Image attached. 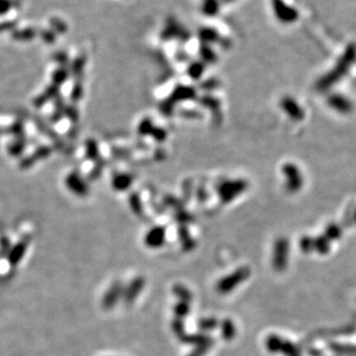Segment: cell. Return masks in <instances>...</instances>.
<instances>
[{
  "instance_id": "cell-1",
  "label": "cell",
  "mask_w": 356,
  "mask_h": 356,
  "mask_svg": "<svg viewBox=\"0 0 356 356\" xmlns=\"http://www.w3.org/2000/svg\"><path fill=\"white\" fill-rule=\"evenodd\" d=\"M355 61L356 48L354 46H350L338 60L334 69H332L320 80L319 87L322 90H329L336 83L341 81L343 77L346 76V74L349 72Z\"/></svg>"
},
{
  "instance_id": "cell-2",
  "label": "cell",
  "mask_w": 356,
  "mask_h": 356,
  "mask_svg": "<svg viewBox=\"0 0 356 356\" xmlns=\"http://www.w3.org/2000/svg\"><path fill=\"white\" fill-rule=\"evenodd\" d=\"M275 17L282 23H292L298 19V11L284 0H271Z\"/></svg>"
},
{
  "instance_id": "cell-3",
  "label": "cell",
  "mask_w": 356,
  "mask_h": 356,
  "mask_svg": "<svg viewBox=\"0 0 356 356\" xmlns=\"http://www.w3.org/2000/svg\"><path fill=\"white\" fill-rule=\"evenodd\" d=\"M54 150L50 146H40L33 153L25 156L19 160V168L21 170H28L39 161H42L53 154Z\"/></svg>"
},
{
  "instance_id": "cell-4",
  "label": "cell",
  "mask_w": 356,
  "mask_h": 356,
  "mask_svg": "<svg viewBox=\"0 0 356 356\" xmlns=\"http://www.w3.org/2000/svg\"><path fill=\"white\" fill-rule=\"evenodd\" d=\"M65 184L67 189L79 197H85L89 193L87 182L76 171H71L65 178Z\"/></svg>"
},
{
  "instance_id": "cell-5",
  "label": "cell",
  "mask_w": 356,
  "mask_h": 356,
  "mask_svg": "<svg viewBox=\"0 0 356 356\" xmlns=\"http://www.w3.org/2000/svg\"><path fill=\"white\" fill-rule=\"evenodd\" d=\"M329 105L334 109V111L341 115H348L352 113L354 109L353 102L345 95L341 93H334L329 97L328 100Z\"/></svg>"
},
{
  "instance_id": "cell-6",
  "label": "cell",
  "mask_w": 356,
  "mask_h": 356,
  "mask_svg": "<svg viewBox=\"0 0 356 356\" xmlns=\"http://www.w3.org/2000/svg\"><path fill=\"white\" fill-rule=\"evenodd\" d=\"M60 93H61V87L51 82L39 95H37L33 99L32 104L36 109H41L48 102L54 100Z\"/></svg>"
},
{
  "instance_id": "cell-7",
  "label": "cell",
  "mask_w": 356,
  "mask_h": 356,
  "mask_svg": "<svg viewBox=\"0 0 356 356\" xmlns=\"http://www.w3.org/2000/svg\"><path fill=\"white\" fill-rule=\"evenodd\" d=\"M86 65V57L83 55H80L76 57L68 67L69 69V74L73 77L74 81H82L83 74H84V68Z\"/></svg>"
},
{
  "instance_id": "cell-8",
  "label": "cell",
  "mask_w": 356,
  "mask_h": 356,
  "mask_svg": "<svg viewBox=\"0 0 356 356\" xmlns=\"http://www.w3.org/2000/svg\"><path fill=\"white\" fill-rule=\"evenodd\" d=\"M66 100L64 98V96L60 93L55 99H54V111L52 113L51 116V122L53 124H58L60 123L63 118L65 117L64 112L66 108Z\"/></svg>"
},
{
  "instance_id": "cell-9",
  "label": "cell",
  "mask_w": 356,
  "mask_h": 356,
  "mask_svg": "<svg viewBox=\"0 0 356 356\" xmlns=\"http://www.w3.org/2000/svg\"><path fill=\"white\" fill-rule=\"evenodd\" d=\"M28 144L27 138L14 139L7 145V154L12 157H18L21 156L26 150Z\"/></svg>"
},
{
  "instance_id": "cell-10",
  "label": "cell",
  "mask_w": 356,
  "mask_h": 356,
  "mask_svg": "<svg viewBox=\"0 0 356 356\" xmlns=\"http://www.w3.org/2000/svg\"><path fill=\"white\" fill-rule=\"evenodd\" d=\"M37 36V31L34 28H25L19 30H13L11 37L13 40L18 42H29Z\"/></svg>"
},
{
  "instance_id": "cell-11",
  "label": "cell",
  "mask_w": 356,
  "mask_h": 356,
  "mask_svg": "<svg viewBox=\"0 0 356 356\" xmlns=\"http://www.w3.org/2000/svg\"><path fill=\"white\" fill-rule=\"evenodd\" d=\"M69 75L68 67H59L52 73V83L61 87L67 82Z\"/></svg>"
},
{
  "instance_id": "cell-12",
  "label": "cell",
  "mask_w": 356,
  "mask_h": 356,
  "mask_svg": "<svg viewBox=\"0 0 356 356\" xmlns=\"http://www.w3.org/2000/svg\"><path fill=\"white\" fill-rule=\"evenodd\" d=\"M201 10L204 15H206L208 17H214L220 11V1L219 0H202Z\"/></svg>"
},
{
  "instance_id": "cell-13",
  "label": "cell",
  "mask_w": 356,
  "mask_h": 356,
  "mask_svg": "<svg viewBox=\"0 0 356 356\" xmlns=\"http://www.w3.org/2000/svg\"><path fill=\"white\" fill-rule=\"evenodd\" d=\"M84 154H85V157L89 160L97 161L99 159V147L95 140L88 139L85 141Z\"/></svg>"
},
{
  "instance_id": "cell-14",
  "label": "cell",
  "mask_w": 356,
  "mask_h": 356,
  "mask_svg": "<svg viewBox=\"0 0 356 356\" xmlns=\"http://www.w3.org/2000/svg\"><path fill=\"white\" fill-rule=\"evenodd\" d=\"M84 95V90H83V83L82 81H73V85L69 93V98L73 104L78 103L79 101L82 100Z\"/></svg>"
},
{
  "instance_id": "cell-15",
  "label": "cell",
  "mask_w": 356,
  "mask_h": 356,
  "mask_svg": "<svg viewBox=\"0 0 356 356\" xmlns=\"http://www.w3.org/2000/svg\"><path fill=\"white\" fill-rule=\"evenodd\" d=\"M7 133L10 134L14 137V139H21L26 138L25 134V126L21 120L14 121L11 125L7 127Z\"/></svg>"
},
{
  "instance_id": "cell-16",
  "label": "cell",
  "mask_w": 356,
  "mask_h": 356,
  "mask_svg": "<svg viewBox=\"0 0 356 356\" xmlns=\"http://www.w3.org/2000/svg\"><path fill=\"white\" fill-rule=\"evenodd\" d=\"M341 235H342L341 227H339V225L335 223H332L327 227L325 237L329 241H335V240H338L341 237Z\"/></svg>"
},
{
  "instance_id": "cell-17",
  "label": "cell",
  "mask_w": 356,
  "mask_h": 356,
  "mask_svg": "<svg viewBox=\"0 0 356 356\" xmlns=\"http://www.w3.org/2000/svg\"><path fill=\"white\" fill-rule=\"evenodd\" d=\"M64 115H65V117H67L72 125H76L79 121V111H78L77 107L75 106V104H73V103L66 105Z\"/></svg>"
},
{
  "instance_id": "cell-18",
  "label": "cell",
  "mask_w": 356,
  "mask_h": 356,
  "mask_svg": "<svg viewBox=\"0 0 356 356\" xmlns=\"http://www.w3.org/2000/svg\"><path fill=\"white\" fill-rule=\"evenodd\" d=\"M51 26H52V30L58 34H63V33H66L67 30V25L66 23L64 21H62L61 19H58V18H54L51 20Z\"/></svg>"
},
{
  "instance_id": "cell-19",
  "label": "cell",
  "mask_w": 356,
  "mask_h": 356,
  "mask_svg": "<svg viewBox=\"0 0 356 356\" xmlns=\"http://www.w3.org/2000/svg\"><path fill=\"white\" fill-rule=\"evenodd\" d=\"M315 246L321 253L325 254L330 250V241L326 237H321L317 240Z\"/></svg>"
},
{
  "instance_id": "cell-20",
  "label": "cell",
  "mask_w": 356,
  "mask_h": 356,
  "mask_svg": "<svg viewBox=\"0 0 356 356\" xmlns=\"http://www.w3.org/2000/svg\"><path fill=\"white\" fill-rule=\"evenodd\" d=\"M40 36L46 44H54L57 39V34L53 30H43Z\"/></svg>"
},
{
  "instance_id": "cell-21",
  "label": "cell",
  "mask_w": 356,
  "mask_h": 356,
  "mask_svg": "<svg viewBox=\"0 0 356 356\" xmlns=\"http://www.w3.org/2000/svg\"><path fill=\"white\" fill-rule=\"evenodd\" d=\"M54 61L60 65V67H67L69 60L66 52H58L53 57Z\"/></svg>"
},
{
  "instance_id": "cell-22",
  "label": "cell",
  "mask_w": 356,
  "mask_h": 356,
  "mask_svg": "<svg viewBox=\"0 0 356 356\" xmlns=\"http://www.w3.org/2000/svg\"><path fill=\"white\" fill-rule=\"evenodd\" d=\"M128 182H129V180L126 176L118 175V176L114 178V180H113V186H114V188L121 190V189L125 188L128 185Z\"/></svg>"
},
{
  "instance_id": "cell-23",
  "label": "cell",
  "mask_w": 356,
  "mask_h": 356,
  "mask_svg": "<svg viewBox=\"0 0 356 356\" xmlns=\"http://www.w3.org/2000/svg\"><path fill=\"white\" fill-rule=\"evenodd\" d=\"M13 7L12 0H0V16L8 13Z\"/></svg>"
},
{
  "instance_id": "cell-24",
  "label": "cell",
  "mask_w": 356,
  "mask_h": 356,
  "mask_svg": "<svg viewBox=\"0 0 356 356\" xmlns=\"http://www.w3.org/2000/svg\"><path fill=\"white\" fill-rule=\"evenodd\" d=\"M96 165L91 169V171L89 172L88 178L90 180L92 179H96L100 175V169H101V164H100V161L99 159L97 161H95Z\"/></svg>"
},
{
  "instance_id": "cell-25",
  "label": "cell",
  "mask_w": 356,
  "mask_h": 356,
  "mask_svg": "<svg viewBox=\"0 0 356 356\" xmlns=\"http://www.w3.org/2000/svg\"><path fill=\"white\" fill-rule=\"evenodd\" d=\"M15 26H16V24L13 21H5V22L0 23V33L6 32V31H13Z\"/></svg>"
},
{
  "instance_id": "cell-26",
  "label": "cell",
  "mask_w": 356,
  "mask_h": 356,
  "mask_svg": "<svg viewBox=\"0 0 356 356\" xmlns=\"http://www.w3.org/2000/svg\"><path fill=\"white\" fill-rule=\"evenodd\" d=\"M77 129L75 128V126H73L72 128H70V130L68 131V133H67V135L70 137V138H73V137H75L76 136V134H77Z\"/></svg>"
},
{
  "instance_id": "cell-27",
  "label": "cell",
  "mask_w": 356,
  "mask_h": 356,
  "mask_svg": "<svg viewBox=\"0 0 356 356\" xmlns=\"http://www.w3.org/2000/svg\"><path fill=\"white\" fill-rule=\"evenodd\" d=\"M353 221H354V223L356 224V209L354 210V212H353Z\"/></svg>"
},
{
  "instance_id": "cell-28",
  "label": "cell",
  "mask_w": 356,
  "mask_h": 356,
  "mask_svg": "<svg viewBox=\"0 0 356 356\" xmlns=\"http://www.w3.org/2000/svg\"><path fill=\"white\" fill-rule=\"evenodd\" d=\"M224 2H226V3H231V2H233V1H235V0H223Z\"/></svg>"
}]
</instances>
